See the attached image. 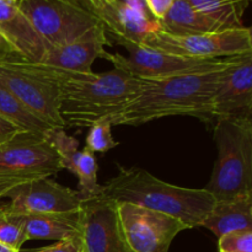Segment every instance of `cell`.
Returning a JSON list of instances; mask_svg holds the SVG:
<instances>
[{"label": "cell", "mask_w": 252, "mask_h": 252, "mask_svg": "<svg viewBox=\"0 0 252 252\" xmlns=\"http://www.w3.org/2000/svg\"><path fill=\"white\" fill-rule=\"evenodd\" d=\"M108 43L107 33L100 25L70 43L48 48L37 64L71 73L89 74L93 71L94 62L103 57Z\"/></svg>", "instance_id": "5bb4252c"}, {"label": "cell", "mask_w": 252, "mask_h": 252, "mask_svg": "<svg viewBox=\"0 0 252 252\" xmlns=\"http://www.w3.org/2000/svg\"><path fill=\"white\" fill-rule=\"evenodd\" d=\"M90 2L93 4L96 15H97V12L100 11L103 6H106L107 4H111V2H112V0H90Z\"/></svg>", "instance_id": "1f68e13d"}, {"label": "cell", "mask_w": 252, "mask_h": 252, "mask_svg": "<svg viewBox=\"0 0 252 252\" xmlns=\"http://www.w3.org/2000/svg\"><path fill=\"white\" fill-rule=\"evenodd\" d=\"M115 42L127 49L128 56L110 53L106 51L102 58L111 62L113 68L125 70L138 78H167V76L214 70L228 65L234 58V57L214 59L191 58V57L177 56V54L158 51L144 44L133 43L125 39H118Z\"/></svg>", "instance_id": "8992f818"}, {"label": "cell", "mask_w": 252, "mask_h": 252, "mask_svg": "<svg viewBox=\"0 0 252 252\" xmlns=\"http://www.w3.org/2000/svg\"><path fill=\"white\" fill-rule=\"evenodd\" d=\"M152 16L157 20H162L171 9L175 0H144Z\"/></svg>", "instance_id": "4316f807"}, {"label": "cell", "mask_w": 252, "mask_h": 252, "mask_svg": "<svg viewBox=\"0 0 252 252\" xmlns=\"http://www.w3.org/2000/svg\"><path fill=\"white\" fill-rule=\"evenodd\" d=\"M101 196L116 203H130L180 219L189 229L201 226L216 199L203 189H187L161 181L140 167H118L102 185Z\"/></svg>", "instance_id": "3957f363"}, {"label": "cell", "mask_w": 252, "mask_h": 252, "mask_svg": "<svg viewBox=\"0 0 252 252\" xmlns=\"http://www.w3.org/2000/svg\"><path fill=\"white\" fill-rule=\"evenodd\" d=\"M116 203V202H115ZM126 241L134 252H169L187 226L180 219L130 203H116Z\"/></svg>", "instance_id": "9c48e42d"}, {"label": "cell", "mask_w": 252, "mask_h": 252, "mask_svg": "<svg viewBox=\"0 0 252 252\" xmlns=\"http://www.w3.org/2000/svg\"><path fill=\"white\" fill-rule=\"evenodd\" d=\"M16 51L14 49V47L9 43L6 38L0 33V61L2 59L10 58L12 56H16Z\"/></svg>", "instance_id": "f1b7e54d"}, {"label": "cell", "mask_w": 252, "mask_h": 252, "mask_svg": "<svg viewBox=\"0 0 252 252\" xmlns=\"http://www.w3.org/2000/svg\"><path fill=\"white\" fill-rule=\"evenodd\" d=\"M48 140L58 154L62 169L73 172L79 180L78 193L83 201L102 194V185L98 184V164L95 154L84 148L79 150V142L64 129H54Z\"/></svg>", "instance_id": "9a60e30c"}, {"label": "cell", "mask_w": 252, "mask_h": 252, "mask_svg": "<svg viewBox=\"0 0 252 252\" xmlns=\"http://www.w3.org/2000/svg\"><path fill=\"white\" fill-rule=\"evenodd\" d=\"M20 252H83V239L81 235L70 236L63 240L56 241L52 245L36 249H26Z\"/></svg>", "instance_id": "484cf974"}, {"label": "cell", "mask_w": 252, "mask_h": 252, "mask_svg": "<svg viewBox=\"0 0 252 252\" xmlns=\"http://www.w3.org/2000/svg\"><path fill=\"white\" fill-rule=\"evenodd\" d=\"M10 58L51 80L58 88L59 113L65 128H89L98 120L111 118L126 107L144 83V78L117 68L98 74L71 73L30 63L19 54Z\"/></svg>", "instance_id": "6da1fadb"}, {"label": "cell", "mask_w": 252, "mask_h": 252, "mask_svg": "<svg viewBox=\"0 0 252 252\" xmlns=\"http://www.w3.org/2000/svg\"><path fill=\"white\" fill-rule=\"evenodd\" d=\"M143 44L191 58H226L251 53L252 33L250 27L246 26L187 36H174L158 29L145 37Z\"/></svg>", "instance_id": "ba28073f"}, {"label": "cell", "mask_w": 252, "mask_h": 252, "mask_svg": "<svg viewBox=\"0 0 252 252\" xmlns=\"http://www.w3.org/2000/svg\"><path fill=\"white\" fill-rule=\"evenodd\" d=\"M20 133H22L21 129H19L16 126H14L9 121H6L0 116V144L12 139L17 134H20Z\"/></svg>", "instance_id": "83f0119b"}, {"label": "cell", "mask_w": 252, "mask_h": 252, "mask_svg": "<svg viewBox=\"0 0 252 252\" xmlns=\"http://www.w3.org/2000/svg\"><path fill=\"white\" fill-rule=\"evenodd\" d=\"M62 170L58 154L44 135L22 132L0 144V198L9 189Z\"/></svg>", "instance_id": "5b68a950"}, {"label": "cell", "mask_w": 252, "mask_h": 252, "mask_svg": "<svg viewBox=\"0 0 252 252\" xmlns=\"http://www.w3.org/2000/svg\"><path fill=\"white\" fill-rule=\"evenodd\" d=\"M0 33L16 53L30 63H39L48 46L20 10L17 0H0Z\"/></svg>", "instance_id": "2e32d148"}, {"label": "cell", "mask_w": 252, "mask_h": 252, "mask_svg": "<svg viewBox=\"0 0 252 252\" xmlns=\"http://www.w3.org/2000/svg\"><path fill=\"white\" fill-rule=\"evenodd\" d=\"M79 214L83 252H134L123 236L115 202L103 196L85 199Z\"/></svg>", "instance_id": "7c38bea8"}, {"label": "cell", "mask_w": 252, "mask_h": 252, "mask_svg": "<svg viewBox=\"0 0 252 252\" xmlns=\"http://www.w3.org/2000/svg\"><path fill=\"white\" fill-rule=\"evenodd\" d=\"M218 157L204 187L216 202L252 194V120L213 123Z\"/></svg>", "instance_id": "277c9868"}, {"label": "cell", "mask_w": 252, "mask_h": 252, "mask_svg": "<svg viewBox=\"0 0 252 252\" xmlns=\"http://www.w3.org/2000/svg\"><path fill=\"white\" fill-rule=\"evenodd\" d=\"M0 84L53 129H65L59 113L58 88L51 80L7 58L0 61Z\"/></svg>", "instance_id": "30bf717a"}, {"label": "cell", "mask_w": 252, "mask_h": 252, "mask_svg": "<svg viewBox=\"0 0 252 252\" xmlns=\"http://www.w3.org/2000/svg\"><path fill=\"white\" fill-rule=\"evenodd\" d=\"M159 22L162 31L174 36H187L226 30L223 25L194 9L187 0H175L171 9Z\"/></svg>", "instance_id": "ffe728a7"}, {"label": "cell", "mask_w": 252, "mask_h": 252, "mask_svg": "<svg viewBox=\"0 0 252 252\" xmlns=\"http://www.w3.org/2000/svg\"><path fill=\"white\" fill-rule=\"evenodd\" d=\"M228 65L202 73L144 78L137 95L110 118L111 122L113 126L138 127L165 117L189 116L208 125L213 123L212 100Z\"/></svg>", "instance_id": "7a4b0ae2"}, {"label": "cell", "mask_w": 252, "mask_h": 252, "mask_svg": "<svg viewBox=\"0 0 252 252\" xmlns=\"http://www.w3.org/2000/svg\"><path fill=\"white\" fill-rule=\"evenodd\" d=\"M0 252H20V250H15V249L10 248V246L0 243Z\"/></svg>", "instance_id": "d6a6232c"}, {"label": "cell", "mask_w": 252, "mask_h": 252, "mask_svg": "<svg viewBox=\"0 0 252 252\" xmlns=\"http://www.w3.org/2000/svg\"><path fill=\"white\" fill-rule=\"evenodd\" d=\"M64 1H68V2H70V4L75 5V6H79V7H81V9H85V10H88V11H91V12H94V14H96L95 9H94V6H93V4L90 2V0H64Z\"/></svg>", "instance_id": "4dcf8cb0"}, {"label": "cell", "mask_w": 252, "mask_h": 252, "mask_svg": "<svg viewBox=\"0 0 252 252\" xmlns=\"http://www.w3.org/2000/svg\"><path fill=\"white\" fill-rule=\"evenodd\" d=\"M113 1L121 2V4L129 5V6L135 7V9L140 10V11L145 12V14L152 15V14H150V12H149V10H148V7H147V5H145L144 0H112V2H113Z\"/></svg>", "instance_id": "f546056e"}, {"label": "cell", "mask_w": 252, "mask_h": 252, "mask_svg": "<svg viewBox=\"0 0 252 252\" xmlns=\"http://www.w3.org/2000/svg\"><path fill=\"white\" fill-rule=\"evenodd\" d=\"M201 226L211 230L217 238L230 231L252 229V194L216 202Z\"/></svg>", "instance_id": "ac0fdd59"}, {"label": "cell", "mask_w": 252, "mask_h": 252, "mask_svg": "<svg viewBox=\"0 0 252 252\" xmlns=\"http://www.w3.org/2000/svg\"><path fill=\"white\" fill-rule=\"evenodd\" d=\"M194 9L226 29L241 27L251 0H187Z\"/></svg>", "instance_id": "7402d4cb"}, {"label": "cell", "mask_w": 252, "mask_h": 252, "mask_svg": "<svg viewBox=\"0 0 252 252\" xmlns=\"http://www.w3.org/2000/svg\"><path fill=\"white\" fill-rule=\"evenodd\" d=\"M219 252H252V229L230 231L218 238Z\"/></svg>", "instance_id": "d4e9b609"}, {"label": "cell", "mask_w": 252, "mask_h": 252, "mask_svg": "<svg viewBox=\"0 0 252 252\" xmlns=\"http://www.w3.org/2000/svg\"><path fill=\"white\" fill-rule=\"evenodd\" d=\"M105 29L115 41L125 39L133 43L143 44L150 32L160 29L159 20L135 7L121 2H111L97 12Z\"/></svg>", "instance_id": "e0dca14e"}, {"label": "cell", "mask_w": 252, "mask_h": 252, "mask_svg": "<svg viewBox=\"0 0 252 252\" xmlns=\"http://www.w3.org/2000/svg\"><path fill=\"white\" fill-rule=\"evenodd\" d=\"M29 240H63L81 235L79 211L69 213L22 214Z\"/></svg>", "instance_id": "d6986e66"}, {"label": "cell", "mask_w": 252, "mask_h": 252, "mask_svg": "<svg viewBox=\"0 0 252 252\" xmlns=\"http://www.w3.org/2000/svg\"><path fill=\"white\" fill-rule=\"evenodd\" d=\"M212 120H252V52L234 57L212 100Z\"/></svg>", "instance_id": "8fae6325"}, {"label": "cell", "mask_w": 252, "mask_h": 252, "mask_svg": "<svg viewBox=\"0 0 252 252\" xmlns=\"http://www.w3.org/2000/svg\"><path fill=\"white\" fill-rule=\"evenodd\" d=\"M112 122L110 117L102 118L89 127L86 135L85 149L91 153H106L113 148L118 147L120 143L116 142L112 137Z\"/></svg>", "instance_id": "cb8c5ba5"}, {"label": "cell", "mask_w": 252, "mask_h": 252, "mask_svg": "<svg viewBox=\"0 0 252 252\" xmlns=\"http://www.w3.org/2000/svg\"><path fill=\"white\" fill-rule=\"evenodd\" d=\"M0 116L22 132L48 137L49 133L54 130L51 126L25 107L21 101L2 84H0Z\"/></svg>", "instance_id": "44dd1931"}, {"label": "cell", "mask_w": 252, "mask_h": 252, "mask_svg": "<svg viewBox=\"0 0 252 252\" xmlns=\"http://www.w3.org/2000/svg\"><path fill=\"white\" fill-rule=\"evenodd\" d=\"M17 2L48 48L70 43L102 25L96 14L64 0H17Z\"/></svg>", "instance_id": "52a82bcc"}, {"label": "cell", "mask_w": 252, "mask_h": 252, "mask_svg": "<svg viewBox=\"0 0 252 252\" xmlns=\"http://www.w3.org/2000/svg\"><path fill=\"white\" fill-rule=\"evenodd\" d=\"M2 198H9L7 207L19 214L69 213L79 211L83 203L78 191L63 186L49 177L14 187Z\"/></svg>", "instance_id": "4fadbf2b"}, {"label": "cell", "mask_w": 252, "mask_h": 252, "mask_svg": "<svg viewBox=\"0 0 252 252\" xmlns=\"http://www.w3.org/2000/svg\"><path fill=\"white\" fill-rule=\"evenodd\" d=\"M26 241L24 216L10 211L7 204H1L0 206V243L15 250H21V246Z\"/></svg>", "instance_id": "603a6c76"}]
</instances>
